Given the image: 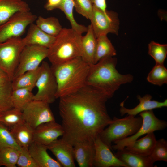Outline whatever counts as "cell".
<instances>
[{
	"mask_svg": "<svg viewBox=\"0 0 167 167\" xmlns=\"http://www.w3.org/2000/svg\"><path fill=\"white\" fill-rule=\"evenodd\" d=\"M95 154L93 167H128L111 152L109 148L98 136L94 141Z\"/></svg>",
	"mask_w": 167,
	"mask_h": 167,
	"instance_id": "obj_13",
	"label": "cell"
},
{
	"mask_svg": "<svg viewBox=\"0 0 167 167\" xmlns=\"http://www.w3.org/2000/svg\"><path fill=\"white\" fill-rule=\"evenodd\" d=\"M64 133L61 125L55 121L42 123L34 130V141L48 146L62 136Z\"/></svg>",
	"mask_w": 167,
	"mask_h": 167,
	"instance_id": "obj_14",
	"label": "cell"
},
{
	"mask_svg": "<svg viewBox=\"0 0 167 167\" xmlns=\"http://www.w3.org/2000/svg\"><path fill=\"white\" fill-rule=\"evenodd\" d=\"M148 54L156 64H164L167 54V45L152 41L148 45Z\"/></svg>",
	"mask_w": 167,
	"mask_h": 167,
	"instance_id": "obj_33",
	"label": "cell"
},
{
	"mask_svg": "<svg viewBox=\"0 0 167 167\" xmlns=\"http://www.w3.org/2000/svg\"><path fill=\"white\" fill-rule=\"evenodd\" d=\"M41 71L40 66L36 69L27 71L14 78L11 81L12 90L35 87Z\"/></svg>",
	"mask_w": 167,
	"mask_h": 167,
	"instance_id": "obj_27",
	"label": "cell"
},
{
	"mask_svg": "<svg viewBox=\"0 0 167 167\" xmlns=\"http://www.w3.org/2000/svg\"><path fill=\"white\" fill-rule=\"evenodd\" d=\"M116 54V51L107 35H101L96 38L94 64L104 58Z\"/></svg>",
	"mask_w": 167,
	"mask_h": 167,
	"instance_id": "obj_25",
	"label": "cell"
},
{
	"mask_svg": "<svg viewBox=\"0 0 167 167\" xmlns=\"http://www.w3.org/2000/svg\"><path fill=\"white\" fill-rule=\"evenodd\" d=\"M82 34L72 28H63L48 48V58L52 66L58 65L82 54Z\"/></svg>",
	"mask_w": 167,
	"mask_h": 167,
	"instance_id": "obj_4",
	"label": "cell"
},
{
	"mask_svg": "<svg viewBox=\"0 0 167 167\" xmlns=\"http://www.w3.org/2000/svg\"><path fill=\"white\" fill-rule=\"evenodd\" d=\"M76 11L87 19H91L93 4L90 0H73Z\"/></svg>",
	"mask_w": 167,
	"mask_h": 167,
	"instance_id": "obj_37",
	"label": "cell"
},
{
	"mask_svg": "<svg viewBox=\"0 0 167 167\" xmlns=\"http://www.w3.org/2000/svg\"><path fill=\"white\" fill-rule=\"evenodd\" d=\"M90 20V25L96 38L109 33L118 35L120 22L118 14L116 12L107 10L106 12H104L93 5Z\"/></svg>",
	"mask_w": 167,
	"mask_h": 167,
	"instance_id": "obj_10",
	"label": "cell"
},
{
	"mask_svg": "<svg viewBox=\"0 0 167 167\" xmlns=\"http://www.w3.org/2000/svg\"><path fill=\"white\" fill-rule=\"evenodd\" d=\"M148 156L152 162L167 161V141L164 138L156 140V143Z\"/></svg>",
	"mask_w": 167,
	"mask_h": 167,
	"instance_id": "obj_34",
	"label": "cell"
},
{
	"mask_svg": "<svg viewBox=\"0 0 167 167\" xmlns=\"http://www.w3.org/2000/svg\"><path fill=\"white\" fill-rule=\"evenodd\" d=\"M16 165L20 167H38L28 149L20 147Z\"/></svg>",
	"mask_w": 167,
	"mask_h": 167,
	"instance_id": "obj_38",
	"label": "cell"
},
{
	"mask_svg": "<svg viewBox=\"0 0 167 167\" xmlns=\"http://www.w3.org/2000/svg\"><path fill=\"white\" fill-rule=\"evenodd\" d=\"M41 71L35 84L37 89L33 100L53 103L55 99L57 90V83L51 66L43 61L40 65Z\"/></svg>",
	"mask_w": 167,
	"mask_h": 167,
	"instance_id": "obj_7",
	"label": "cell"
},
{
	"mask_svg": "<svg viewBox=\"0 0 167 167\" xmlns=\"http://www.w3.org/2000/svg\"><path fill=\"white\" fill-rule=\"evenodd\" d=\"M156 140L154 132H151L147 134L144 137L137 139L125 148L132 152L148 156L152 152Z\"/></svg>",
	"mask_w": 167,
	"mask_h": 167,
	"instance_id": "obj_22",
	"label": "cell"
},
{
	"mask_svg": "<svg viewBox=\"0 0 167 167\" xmlns=\"http://www.w3.org/2000/svg\"><path fill=\"white\" fill-rule=\"evenodd\" d=\"M74 3L73 0H62L58 8L65 14L69 21L71 28L80 34L86 32L88 28L77 23L75 20L73 14Z\"/></svg>",
	"mask_w": 167,
	"mask_h": 167,
	"instance_id": "obj_29",
	"label": "cell"
},
{
	"mask_svg": "<svg viewBox=\"0 0 167 167\" xmlns=\"http://www.w3.org/2000/svg\"><path fill=\"white\" fill-rule=\"evenodd\" d=\"M142 118L127 115L122 118L114 117L108 126L105 128L98 136L111 150L112 143L135 134L141 126Z\"/></svg>",
	"mask_w": 167,
	"mask_h": 167,
	"instance_id": "obj_5",
	"label": "cell"
},
{
	"mask_svg": "<svg viewBox=\"0 0 167 167\" xmlns=\"http://www.w3.org/2000/svg\"><path fill=\"white\" fill-rule=\"evenodd\" d=\"M86 34L82 36L81 44L82 54L81 58L89 65L94 64L96 38L93 32L90 24L87 27Z\"/></svg>",
	"mask_w": 167,
	"mask_h": 167,
	"instance_id": "obj_23",
	"label": "cell"
},
{
	"mask_svg": "<svg viewBox=\"0 0 167 167\" xmlns=\"http://www.w3.org/2000/svg\"><path fill=\"white\" fill-rule=\"evenodd\" d=\"M30 10L28 4L22 0H0V26L16 13Z\"/></svg>",
	"mask_w": 167,
	"mask_h": 167,
	"instance_id": "obj_20",
	"label": "cell"
},
{
	"mask_svg": "<svg viewBox=\"0 0 167 167\" xmlns=\"http://www.w3.org/2000/svg\"><path fill=\"white\" fill-rule=\"evenodd\" d=\"M62 0H48L45 6V8L48 11H52L58 8Z\"/></svg>",
	"mask_w": 167,
	"mask_h": 167,
	"instance_id": "obj_39",
	"label": "cell"
},
{
	"mask_svg": "<svg viewBox=\"0 0 167 167\" xmlns=\"http://www.w3.org/2000/svg\"><path fill=\"white\" fill-rule=\"evenodd\" d=\"M114 154L120 161L125 163L128 167H154L148 156L138 155L127 150L125 148L117 150Z\"/></svg>",
	"mask_w": 167,
	"mask_h": 167,
	"instance_id": "obj_21",
	"label": "cell"
},
{
	"mask_svg": "<svg viewBox=\"0 0 167 167\" xmlns=\"http://www.w3.org/2000/svg\"><path fill=\"white\" fill-rule=\"evenodd\" d=\"M90 66L81 57L51 65L57 83L56 99L73 93L85 85Z\"/></svg>",
	"mask_w": 167,
	"mask_h": 167,
	"instance_id": "obj_3",
	"label": "cell"
},
{
	"mask_svg": "<svg viewBox=\"0 0 167 167\" xmlns=\"http://www.w3.org/2000/svg\"><path fill=\"white\" fill-rule=\"evenodd\" d=\"M92 4L104 12L107 11L106 0H90Z\"/></svg>",
	"mask_w": 167,
	"mask_h": 167,
	"instance_id": "obj_40",
	"label": "cell"
},
{
	"mask_svg": "<svg viewBox=\"0 0 167 167\" xmlns=\"http://www.w3.org/2000/svg\"><path fill=\"white\" fill-rule=\"evenodd\" d=\"M152 96L149 94H147L142 97L139 95H137V98L139 101V103L135 107L131 109L127 108L124 106V101H123L120 104L119 112L121 116L127 114V115L135 116L144 111L167 106V99L163 102H160L152 100Z\"/></svg>",
	"mask_w": 167,
	"mask_h": 167,
	"instance_id": "obj_16",
	"label": "cell"
},
{
	"mask_svg": "<svg viewBox=\"0 0 167 167\" xmlns=\"http://www.w3.org/2000/svg\"><path fill=\"white\" fill-rule=\"evenodd\" d=\"M55 38L43 32L33 23L30 25L27 34L23 40L25 45H37L49 48Z\"/></svg>",
	"mask_w": 167,
	"mask_h": 167,
	"instance_id": "obj_19",
	"label": "cell"
},
{
	"mask_svg": "<svg viewBox=\"0 0 167 167\" xmlns=\"http://www.w3.org/2000/svg\"><path fill=\"white\" fill-rule=\"evenodd\" d=\"M111 98L87 84L59 98V112L64 131L62 138L73 146L79 143H94L112 121L106 106Z\"/></svg>",
	"mask_w": 167,
	"mask_h": 167,
	"instance_id": "obj_1",
	"label": "cell"
},
{
	"mask_svg": "<svg viewBox=\"0 0 167 167\" xmlns=\"http://www.w3.org/2000/svg\"><path fill=\"white\" fill-rule=\"evenodd\" d=\"M73 154L79 167H93L95 154L94 143L75 144L73 146Z\"/></svg>",
	"mask_w": 167,
	"mask_h": 167,
	"instance_id": "obj_18",
	"label": "cell"
},
{
	"mask_svg": "<svg viewBox=\"0 0 167 167\" xmlns=\"http://www.w3.org/2000/svg\"><path fill=\"white\" fill-rule=\"evenodd\" d=\"M11 81L6 73L0 67V86Z\"/></svg>",
	"mask_w": 167,
	"mask_h": 167,
	"instance_id": "obj_41",
	"label": "cell"
},
{
	"mask_svg": "<svg viewBox=\"0 0 167 167\" xmlns=\"http://www.w3.org/2000/svg\"><path fill=\"white\" fill-rule=\"evenodd\" d=\"M11 81L0 86V113L13 107L11 99Z\"/></svg>",
	"mask_w": 167,
	"mask_h": 167,
	"instance_id": "obj_35",
	"label": "cell"
},
{
	"mask_svg": "<svg viewBox=\"0 0 167 167\" xmlns=\"http://www.w3.org/2000/svg\"><path fill=\"white\" fill-rule=\"evenodd\" d=\"M12 136L20 147L28 149L33 142L34 129L25 122L18 124L10 130Z\"/></svg>",
	"mask_w": 167,
	"mask_h": 167,
	"instance_id": "obj_24",
	"label": "cell"
},
{
	"mask_svg": "<svg viewBox=\"0 0 167 167\" xmlns=\"http://www.w3.org/2000/svg\"><path fill=\"white\" fill-rule=\"evenodd\" d=\"M62 167H75L73 146L62 138L46 146Z\"/></svg>",
	"mask_w": 167,
	"mask_h": 167,
	"instance_id": "obj_15",
	"label": "cell"
},
{
	"mask_svg": "<svg viewBox=\"0 0 167 167\" xmlns=\"http://www.w3.org/2000/svg\"><path fill=\"white\" fill-rule=\"evenodd\" d=\"M117 63L116 58L109 57L90 65L86 84L112 97L122 85L130 83L134 79L131 74L119 73L116 68Z\"/></svg>",
	"mask_w": 167,
	"mask_h": 167,
	"instance_id": "obj_2",
	"label": "cell"
},
{
	"mask_svg": "<svg viewBox=\"0 0 167 167\" xmlns=\"http://www.w3.org/2000/svg\"><path fill=\"white\" fill-rule=\"evenodd\" d=\"M22 113L24 122L34 130L42 123L55 121L49 104L42 101L33 100Z\"/></svg>",
	"mask_w": 167,
	"mask_h": 167,
	"instance_id": "obj_12",
	"label": "cell"
},
{
	"mask_svg": "<svg viewBox=\"0 0 167 167\" xmlns=\"http://www.w3.org/2000/svg\"><path fill=\"white\" fill-rule=\"evenodd\" d=\"M147 80L150 83L159 86L167 84V69L164 64L155 63L148 73Z\"/></svg>",
	"mask_w": 167,
	"mask_h": 167,
	"instance_id": "obj_31",
	"label": "cell"
},
{
	"mask_svg": "<svg viewBox=\"0 0 167 167\" xmlns=\"http://www.w3.org/2000/svg\"><path fill=\"white\" fill-rule=\"evenodd\" d=\"M35 21L36 25L40 28L54 37L58 36L62 28L58 19L54 17L45 18L39 16Z\"/></svg>",
	"mask_w": 167,
	"mask_h": 167,
	"instance_id": "obj_28",
	"label": "cell"
},
{
	"mask_svg": "<svg viewBox=\"0 0 167 167\" xmlns=\"http://www.w3.org/2000/svg\"><path fill=\"white\" fill-rule=\"evenodd\" d=\"M48 54V48L46 47L37 45H25L20 54L13 79L27 71L38 68L47 58Z\"/></svg>",
	"mask_w": 167,
	"mask_h": 167,
	"instance_id": "obj_11",
	"label": "cell"
},
{
	"mask_svg": "<svg viewBox=\"0 0 167 167\" xmlns=\"http://www.w3.org/2000/svg\"><path fill=\"white\" fill-rule=\"evenodd\" d=\"M19 149L12 147L0 149V166L16 167Z\"/></svg>",
	"mask_w": 167,
	"mask_h": 167,
	"instance_id": "obj_32",
	"label": "cell"
},
{
	"mask_svg": "<svg viewBox=\"0 0 167 167\" xmlns=\"http://www.w3.org/2000/svg\"><path fill=\"white\" fill-rule=\"evenodd\" d=\"M25 46L21 37L9 39L0 43V67L12 81L18 65L21 52Z\"/></svg>",
	"mask_w": 167,
	"mask_h": 167,
	"instance_id": "obj_6",
	"label": "cell"
},
{
	"mask_svg": "<svg viewBox=\"0 0 167 167\" xmlns=\"http://www.w3.org/2000/svg\"><path fill=\"white\" fill-rule=\"evenodd\" d=\"M37 17L30 11H19L0 26V43L10 39L20 37L27 27Z\"/></svg>",
	"mask_w": 167,
	"mask_h": 167,
	"instance_id": "obj_8",
	"label": "cell"
},
{
	"mask_svg": "<svg viewBox=\"0 0 167 167\" xmlns=\"http://www.w3.org/2000/svg\"><path fill=\"white\" fill-rule=\"evenodd\" d=\"M6 147L18 149L20 148L14 140L10 130L0 122V149Z\"/></svg>",
	"mask_w": 167,
	"mask_h": 167,
	"instance_id": "obj_36",
	"label": "cell"
},
{
	"mask_svg": "<svg viewBox=\"0 0 167 167\" xmlns=\"http://www.w3.org/2000/svg\"><path fill=\"white\" fill-rule=\"evenodd\" d=\"M38 167H62L60 163L52 157L47 152L46 146L33 141L28 148Z\"/></svg>",
	"mask_w": 167,
	"mask_h": 167,
	"instance_id": "obj_17",
	"label": "cell"
},
{
	"mask_svg": "<svg viewBox=\"0 0 167 167\" xmlns=\"http://www.w3.org/2000/svg\"><path fill=\"white\" fill-rule=\"evenodd\" d=\"M24 122L22 111L18 109L13 108L0 113V122L10 130Z\"/></svg>",
	"mask_w": 167,
	"mask_h": 167,
	"instance_id": "obj_30",
	"label": "cell"
},
{
	"mask_svg": "<svg viewBox=\"0 0 167 167\" xmlns=\"http://www.w3.org/2000/svg\"><path fill=\"white\" fill-rule=\"evenodd\" d=\"M139 115L142 118V123L138 130L131 136L114 142V145L112 146V149L117 150L123 149L143 135L163 130L167 126V122L157 118L152 110L142 112Z\"/></svg>",
	"mask_w": 167,
	"mask_h": 167,
	"instance_id": "obj_9",
	"label": "cell"
},
{
	"mask_svg": "<svg viewBox=\"0 0 167 167\" xmlns=\"http://www.w3.org/2000/svg\"><path fill=\"white\" fill-rule=\"evenodd\" d=\"M33 87L21 88L12 90L11 99L13 107L22 111L33 100Z\"/></svg>",
	"mask_w": 167,
	"mask_h": 167,
	"instance_id": "obj_26",
	"label": "cell"
}]
</instances>
